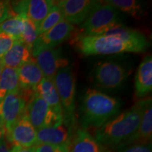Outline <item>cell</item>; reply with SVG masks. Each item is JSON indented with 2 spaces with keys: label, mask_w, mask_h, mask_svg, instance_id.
Listing matches in <instances>:
<instances>
[{
  "label": "cell",
  "mask_w": 152,
  "mask_h": 152,
  "mask_svg": "<svg viewBox=\"0 0 152 152\" xmlns=\"http://www.w3.org/2000/svg\"><path fill=\"white\" fill-rule=\"evenodd\" d=\"M35 91L48 104L53 111L64 118L61 104L54 80L44 77Z\"/></svg>",
  "instance_id": "20"
},
{
  "label": "cell",
  "mask_w": 152,
  "mask_h": 152,
  "mask_svg": "<svg viewBox=\"0 0 152 152\" xmlns=\"http://www.w3.org/2000/svg\"><path fill=\"white\" fill-rule=\"evenodd\" d=\"M142 113V99L95 130L94 139L104 147H119L137 130Z\"/></svg>",
  "instance_id": "1"
},
{
  "label": "cell",
  "mask_w": 152,
  "mask_h": 152,
  "mask_svg": "<svg viewBox=\"0 0 152 152\" xmlns=\"http://www.w3.org/2000/svg\"><path fill=\"white\" fill-rule=\"evenodd\" d=\"M11 152H35V147L26 148L14 146L12 148Z\"/></svg>",
  "instance_id": "31"
},
{
  "label": "cell",
  "mask_w": 152,
  "mask_h": 152,
  "mask_svg": "<svg viewBox=\"0 0 152 152\" xmlns=\"http://www.w3.org/2000/svg\"><path fill=\"white\" fill-rule=\"evenodd\" d=\"M121 23L118 10L105 1H96L77 33L86 35H102Z\"/></svg>",
  "instance_id": "4"
},
{
  "label": "cell",
  "mask_w": 152,
  "mask_h": 152,
  "mask_svg": "<svg viewBox=\"0 0 152 152\" xmlns=\"http://www.w3.org/2000/svg\"><path fill=\"white\" fill-rule=\"evenodd\" d=\"M96 1L92 0H63L58 1L64 19L72 25H81L87 18Z\"/></svg>",
  "instance_id": "14"
},
{
  "label": "cell",
  "mask_w": 152,
  "mask_h": 152,
  "mask_svg": "<svg viewBox=\"0 0 152 152\" xmlns=\"http://www.w3.org/2000/svg\"><path fill=\"white\" fill-rule=\"evenodd\" d=\"M102 35L113 36V37H118L122 40L129 42L149 46L147 38L143 34L137 30L126 27L122 23L116 25L106 31Z\"/></svg>",
  "instance_id": "21"
},
{
  "label": "cell",
  "mask_w": 152,
  "mask_h": 152,
  "mask_svg": "<svg viewBox=\"0 0 152 152\" xmlns=\"http://www.w3.org/2000/svg\"><path fill=\"white\" fill-rule=\"evenodd\" d=\"M15 15L16 14L11 8L10 1H0V24Z\"/></svg>",
  "instance_id": "29"
},
{
  "label": "cell",
  "mask_w": 152,
  "mask_h": 152,
  "mask_svg": "<svg viewBox=\"0 0 152 152\" xmlns=\"http://www.w3.org/2000/svg\"><path fill=\"white\" fill-rule=\"evenodd\" d=\"M32 58V51L21 40L17 39L4 56L0 58V62L4 67L18 68Z\"/></svg>",
  "instance_id": "19"
},
{
  "label": "cell",
  "mask_w": 152,
  "mask_h": 152,
  "mask_svg": "<svg viewBox=\"0 0 152 152\" xmlns=\"http://www.w3.org/2000/svg\"><path fill=\"white\" fill-rule=\"evenodd\" d=\"M35 152H68V149L51 144H39L35 146Z\"/></svg>",
  "instance_id": "30"
},
{
  "label": "cell",
  "mask_w": 152,
  "mask_h": 152,
  "mask_svg": "<svg viewBox=\"0 0 152 152\" xmlns=\"http://www.w3.org/2000/svg\"><path fill=\"white\" fill-rule=\"evenodd\" d=\"M32 56L42 72L44 77L54 80L57 72L69 66V61L63 54L59 48L34 47Z\"/></svg>",
  "instance_id": "8"
},
{
  "label": "cell",
  "mask_w": 152,
  "mask_h": 152,
  "mask_svg": "<svg viewBox=\"0 0 152 152\" xmlns=\"http://www.w3.org/2000/svg\"><path fill=\"white\" fill-rule=\"evenodd\" d=\"M16 40L17 39L9 34L0 33V58L11 48Z\"/></svg>",
  "instance_id": "27"
},
{
  "label": "cell",
  "mask_w": 152,
  "mask_h": 152,
  "mask_svg": "<svg viewBox=\"0 0 152 152\" xmlns=\"http://www.w3.org/2000/svg\"><path fill=\"white\" fill-rule=\"evenodd\" d=\"M6 136V130L4 128H0V143L4 140V137Z\"/></svg>",
  "instance_id": "33"
},
{
  "label": "cell",
  "mask_w": 152,
  "mask_h": 152,
  "mask_svg": "<svg viewBox=\"0 0 152 152\" xmlns=\"http://www.w3.org/2000/svg\"><path fill=\"white\" fill-rule=\"evenodd\" d=\"M25 115L36 130L64 122V118L53 111L35 91L28 101Z\"/></svg>",
  "instance_id": "6"
},
{
  "label": "cell",
  "mask_w": 152,
  "mask_h": 152,
  "mask_svg": "<svg viewBox=\"0 0 152 152\" xmlns=\"http://www.w3.org/2000/svg\"><path fill=\"white\" fill-rule=\"evenodd\" d=\"M68 152H109L86 130L79 129L73 134Z\"/></svg>",
  "instance_id": "17"
},
{
  "label": "cell",
  "mask_w": 152,
  "mask_h": 152,
  "mask_svg": "<svg viewBox=\"0 0 152 152\" xmlns=\"http://www.w3.org/2000/svg\"><path fill=\"white\" fill-rule=\"evenodd\" d=\"M6 136L11 144L17 147L29 148L37 144V130L26 115L6 130Z\"/></svg>",
  "instance_id": "11"
},
{
  "label": "cell",
  "mask_w": 152,
  "mask_h": 152,
  "mask_svg": "<svg viewBox=\"0 0 152 152\" xmlns=\"http://www.w3.org/2000/svg\"><path fill=\"white\" fill-rule=\"evenodd\" d=\"M12 148L5 140H3L0 143V152H11Z\"/></svg>",
  "instance_id": "32"
},
{
  "label": "cell",
  "mask_w": 152,
  "mask_h": 152,
  "mask_svg": "<svg viewBox=\"0 0 152 152\" xmlns=\"http://www.w3.org/2000/svg\"><path fill=\"white\" fill-rule=\"evenodd\" d=\"M3 68H4V66H2V64H1V62H0V77H1V73H2Z\"/></svg>",
  "instance_id": "34"
},
{
  "label": "cell",
  "mask_w": 152,
  "mask_h": 152,
  "mask_svg": "<svg viewBox=\"0 0 152 152\" xmlns=\"http://www.w3.org/2000/svg\"><path fill=\"white\" fill-rule=\"evenodd\" d=\"M27 102L20 90L6 95L0 100V118L6 130L25 115Z\"/></svg>",
  "instance_id": "9"
},
{
  "label": "cell",
  "mask_w": 152,
  "mask_h": 152,
  "mask_svg": "<svg viewBox=\"0 0 152 152\" xmlns=\"http://www.w3.org/2000/svg\"><path fill=\"white\" fill-rule=\"evenodd\" d=\"M135 94L137 98H142L152 90V57L147 55L144 58L135 75Z\"/></svg>",
  "instance_id": "18"
},
{
  "label": "cell",
  "mask_w": 152,
  "mask_h": 152,
  "mask_svg": "<svg viewBox=\"0 0 152 152\" xmlns=\"http://www.w3.org/2000/svg\"><path fill=\"white\" fill-rule=\"evenodd\" d=\"M71 129L72 125L64 121L53 126L38 130H37V144H51L68 149L73 134Z\"/></svg>",
  "instance_id": "12"
},
{
  "label": "cell",
  "mask_w": 152,
  "mask_h": 152,
  "mask_svg": "<svg viewBox=\"0 0 152 152\" xmlns=\"http://www.w3.org/2000/svg\"><path fill=\"white\" fill-rule=\"evenodd\" d=\"M71 45L84 56L143 52L148 45L129 42L110 35H86L76 33L71 38Z\"/></svg>",
  "instance_id": "3"
},
{
  "label": "cell",
  "mask_w": 152,
  "mask_h": 152,
  "mask_svg": "<svg viewBox=\"0 0 152 152\" xmlns=\"http://www.w3.org/2000/svg\"><path fill=\"white\" fill-rule=\"evenodd\" d=\"M121 106V102L117 99L96 89H87L80 110L84 130L100 128L119 113Z\"/></svg>",
  "instance_id": "2"
},
{
  "label": "cell",
  "mask_w": 152,
  "mask_h": 152,
  "mask_svg": "<svg viewBox=\"0 0 152 152\" xmlns=\"http://www.w3.org/2000/svg\"><path fill=\"white\" fill-rule=\"evenodd\" d=\"M17 71L20 89L23 90L35 91L36 87L44 78L40 68L33 58L17 68Z\"/></svg>",
  "instance_id": "16"
},
{
  "label": "cell",
  "mask_w": 152,
  "mask_h": 152,
  "mask_svg": "<svg viewBox=\"0 0 152 152\" xmlns=\"http://www.w3.org/2000/svg\"><path fill=\"white\" fill-rule=\"evenodd\" d=\"M109 4L115 9L130 14L136 19H140L144 16V7L143 2L137 0H107Z\"/></svg>",
  "instance_id": "23"
},
{
  "label": "cell",
  "mask_w": 152,
  "mask_h": 152,
  "mask_svg": "<svg viewBox=\"0 0 152 152\" xmlns=\"http://www.w3.org/2000/svg\"><path fill=\"white\" fill-rule=\"evenodd\" d=\"M75 33L73 25L68 23L65 19L38 36L33 47H44L48 48H56L61 44L71 39Z\"/></svg>",
  "instance_id": "13"
},
{
  "label": "cell",
  "mask_w": 152,
  "mask_h": 152,
  "mask_svg": "<svg viewBox=\"0 0 152 152\" xmlns=\"http://www.w3.org/2000/svg\"><path fill=\"white\" fill-rule=\"evenodd\" d=\"M20 90L17 68L4 67L0 77V100L6 95Z\"/></svg>",
  "instance_id": "22"
},
{
  "label": "cell",
  "mask_w": 152,
  "mask_h": 152,
  "mask_svg": "<svg viewBox=\"0 0 152 152\" xmlns=\"http://www.w3.org/2000/svg\"><path fill=\"white\" fill-rule=\"evenodd\" d=\"M118 152H152L151 144H128L120 146Z\"/></svg>",
  "instance_id": "28"
},
{
  "label": "cell",
  "mask_w": 152,
  "mask_h": 152,
  "mask_svg": "<svg viewBox=\"0 0 152 152\" xmlns=\"http://www.w3.org/2000/svg\"><path fill=\"white\" fill-rule=\"evenodd\" d=\"M128 77V71L115 61H106L96 64L93 71V80L97 87L105 90H115Z\"/></svg>",
  "instance_id": "7"
},
{
  "label": "cell",
  "mask_w": 152,
  "mask_h": 152,
  "mask_svg": "<svg viewBox=\"0 0 152 152\" xmlns=\"http://www.w3.org/2000/svg\"><path fill=\"white\" fill-rule=\"evenodd\" d=\"M4 128V123L2 122V121H1V118H0V128Z\"/></svg>",
  "instance_id": "35"
},
{
  "label": "cell",
  "mask_w": 152,
  "mask_h": 152,
  "mask_svg": "<svg viewBox=\"0 0 152 152\" xmlns=\"http://www.w3.org/2000/svg\"><path fill=\"white\" fill-rule=\"evenodd\" d=\"M39 34L37 28L29 19L24 16V28L20 40H21L32 51L34 43L35 42Z\"/></svg>",
  "instance_id": "26"
},
{
  "label": "cell",
  "mask_w": 152,
  "mask_h": 152,
  "mask_svg": "<svg viewBox=\"0 0 152 152\" xmlns=\"http://www.w3.org/2000/svg\"><path fill=\"white\" fill-rule=\"evenodd\" d=\"M24 28V16L16 14L0 24V33L9 34L16 39H20Z\"/></svg>",
  "instance_id": "24"
},
{
  "label": "cell",
  "mask_w": 152,
  "mask_h": 152,
  "mask_svg": "<svg viewBox=\"0 0 152 152\" xmlns=\"http://www.w3.org/2000/svg\"><path fill=\"white\" fill-rule=\"evenodd\" d=\"M55 2L52 0H24L11 1V6L15 14L23 15L38 30Z\"/></svg>",
  "instance_id": "10"
},
{
  "label": "cell",
  "mask_w": 152,
  "mask_h": 152,
  "mask_svg": "<svg viewBox=\"0 0 152 152\" xmlns=\"http://www.w3.org/2000/svg\"><path fill=\"white\" fill-rule=\"evenodd\" d=\"M64 19V14H63L60 7L55 2V4L53 6L48 15L46 16V18L44 19V20L42 22L39 28H38L37 31L39 35L48 31L49 30L54 27L56 25L60 23Z\"/></svg>",
  "instance_id": "25"
},
{
  "label": "cell",
  "mask_w": 152,
  "mask_h": 152,
  "mask_svg": "<svg viewBox=\"0 0 152 152\" xmlns=\"http://www.w3.org/2000/svg\"><path fill=\"white\" fill-rule=\"evenodd\" d=\"M151 99H142V113L140 125L134 134L121 146L128 144H149L152 139ZM120 147V146H119Z\"/></svg>",
  "instance_id": "15"
},
{
  "label": "cell",
  "mask_w": 152,
  "mask_h": 152,
  "mask_svg": "<svg viewBox=\"0 0 152 152\" xmlns=\"http://www.w3.org/2000/svg\"><path fill=\"white\" fill-rule=\"evenodd\" d=\"M61 104L64 121L72 125L75 118V77L73 70L69 66L57 72L54 77Z\"/></svg>",
  "instance_id": "5"
}]
</instances>
